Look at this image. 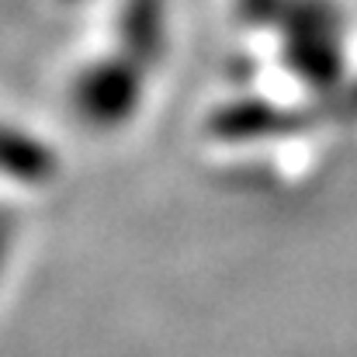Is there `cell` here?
<instances>
[{"mask_svg":"<svg viewBox=\"0 0 357 357\" xmlns=\"http://www.w3.org/2000/svg\"><path fill=\"white\" fill-rule=\"evenodd\" d=\"M7 253H10V226H7L3 215H0V278H3V271H7Z\"/></svg>","mask_w":357,"mask_h":357,"instance_id":"6da1fadb","label":"cell"}]
</instances>
